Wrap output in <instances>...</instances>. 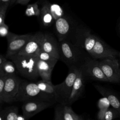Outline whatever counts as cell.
Masks as SVG:
<instances>
[{
	"label": "cell",
	"instance_id": "1",
	"mask_svg": "<svg viewBox=\"0 0 120 120\" xmlns=\"http://www.w3.org/2000/svg\"><path fill=\"white\" fill-rule=\"evenodd\" d=\"M59 60L68 67L79 69L90 56L87 52L74 44L64 39L59 43Z\"/></svg>",
	"mask_w": 120,
	"mask_h": 120
},
{
	"label": "cell",
	"instance_id": "2",
	"mask_svg": "<svg viewBox=\"0 0 120 120\" xmlns=\"http://www.w3.org/2000/svg\"><path fill=\"white\" fill-rule=\"evenodd\" d=\"M8 59L15 65L17 71L22 77L29 80H36L39 76L37 68L38 58L35 56L21 55L18 53L9 56Z\"/></svg>",
	"mask_w": 120,
	"mask_h": 120
},
{
	"label": "cell",
	"instance_id": "3",
	"mask_svg": "<svg viewBox=\"0 0 120 120\" xmlns=\"http://www.w3.org/2000/svg\"><path fill=\"white\" fill-rule=\"evenodd\" d=\"M30 101L56 102L54 97L42 91L36 83L22 81L20 85L16 101L26 102Z\"/></svg>",
	"mask_w": 120,
	"mask_h": 120
},
{
	"label": "cell",
	"instance_id": "4",
	"mask_svg": "<svg viewBox=\"0 0 120 120\" xmlns=\"http://www.w3.org/2000/svg\"><path fill=\"white\" fill-rule=\"evenodd\" d=\"M77 69L75 68H69L68 74L65 80L60 83L54 85L55 101L61 105L68 104Z\"/></svg>",
	"mask_w": 120,
	"mask_h": 120
},
{
	"label": "cell",
	"instance_id": "5",
	"mask_svg": "<svg viewBox=\"0 0 120 120\" xmlns=\"http://www.w3.org/2000/svg\"><path fill=\"white\" fill-rule=\"evenodd\" d=\"M84 78L100 82H108L100 65L99 60L90 57L79 68Z\"/></svg>",
	"mask_w": 120,
	"mask_h": 120
},
{
	"label": "cell",
	"instance_id": "6",
	"mask_svg": "<svg viewBox=\"0 0 120 120\" xmlns=\"http://www.w3.org/2000/svg\"><path fill=\"white\" fill-rule=\"evenodd\" d=\"M99 65L108 82L120 83V63L117 58L99 60Z\"/></svg>",
	"mask_w": 120,
	"mask_h": 120
},
{
	"label": "cell",
	"instance_id": "7",
	"mask_svg": "<svg viewBox=\"0 0 120 120\" xmlns=\"http://www.w3.org/2000/svg\"><path fill=\"white\" fill-rule=\"evenodd\" d=\"M33 35L30 34L17 35L9 32L6 37L8 47L6 57L8 58L10 56L18 53L33 37Z\"/></svg>",
	"mask_w": 120,
	"mask_h": 120
},
{
	"label": "cell",
	"instance_id": "8",
	"mask_svg": "<svg viewBox=\"0 0 120 120\" xmlns=\"http://www.w3.org/2000/svg\"><path fill=\"white\" fill-rule=\"evenodd\" d=\"M22 81L15 74L7 75L3 96V102L11 103L16 101L20 85Z\"/></svg>",
	"mask_w": 120,
	"mask_h": 120
},
{
	"label": "cell",
	"instance_id": "9",
	"mask_svg": "<svg viewBox=\"0 0 120 120\" xmlns=\"http://www.w3.org/2000/svg\"><path fill=\"white\" fill-rule=\"evenodd\" d=\"M119 52L113 49L99 37L90 53V56L95 60H102L106 59H114L118 57Z\"/></svg>",
	"mask_w": 120,
	"mask_h": 120
},
{
	"label": "cell",
	"instance_id": "10",
	"mask_svg": "<svg viewBox=\"0 0 120 120\" xmlns=\"http://www.w3.org/2000/svg\"><path fill=\"white\" fill-rule=\"evenodd\" d=\"M53 102L45 101H30L24 102L22 106V115L29 120L37 113L50 107Z\"/></svg>",
	"mask_w": 120,
	"mask_h": 120
},
{
	"label": "cell",
	"instance_id": "11",
	"mask_svg": "<svg viewBox=\"0 0 120 120\" xmlns=\"http://www.w3.org/2000/svg\"><path fill=\"white\" fill-rule=\"evenodd\" d=\"M39 43L41 50L50 53L59 60V44L52 36L48 34L40 33Z\"/></svg>",
	"mask_w": 120,
	"mask_h": 120
},
{
	"label": "cell",
	"instance_id": "12",
	"mask_svg": "<svg viewBox=\"0 0 120 120\" xmlns=\"http://www.w3.org/2000/svg\"><path fill=\"white\" fill-rule=\"evenodd\" d=\"M84 76L81 70L78 69L68 105L72 104L82 96L84 90Z\"/></svg>",
	"mask_w": 120,
	"mask_h": 120
},
{
	"label": "cell",
	"instance_id": "13",
	"mask_svg": "<svg viewBox=\"0 0 120 120\" xmlns=\"http://www.w3.org/2000/svg\"><path fill=\"white\" fill-rule=\"evenodd\" d=\"M40 37V33L34 34L33 37L27 42L18 53L21 55L37 56L40 50L39 43Z\"/></svg>",
	"mask_w": 120,
	"mask_h": 120
},
{
	"label": "cell",
	"instance_id": "14",
	"mask_svg": "<svg viewBox=\"0 0 120 120\" xmlns=\"http://www.w3.org/2000/svg\"><path fill=\"white\" fill-rule=\"evenodd\" d=\"M94 86L99 93L108 99L112 108L119 113L120 118V99L118 96L113 92L103 86L98 85H95Z\"/></svg>",
	"mask_w": 120,
	"mask_h": 120
},
{
	"label": "cell",
	"instance_id": "15",
	"mask_svg": "<svg viewBox=\"0 0 120 120\" xmlns=\"http://www.w3.org/2000/svg\"><path fill=\"white\" fill-rule=\"evenodd\" d=\"M97 38V36L89 32L81 37L75 45L82 48L90 54L96 43Z\"/></svg>",
	"mask_w": 120,
	"mask_h": 120
},
{
	"label": "cell",
	"instance_id": "16",
	"mask_svg": "<svg viewBox=\"0 0 120 120\" xmlns=\"http://www.w3.org/2000/svg\"><path fill=\"white\" fill-rule=\"evenodd\" d=\"M70 23L65 17L62 16L56 20L55 29L59 42L65 39L70 30Z\"/></svg>",
	"mask_w": 120,
	"mask_h": 120
},
{
	"label": "cell",
	"instance_id": "17",
	"mask_svg": "<svg viewBox=\"0 0 120 120\" xmlns=\"http://www.w3.org/2000/svg\"><path fill=\"white\" fill-rule=\"evenodd\" d=\"M54 67L49 63L40 60L37 63L38 71L39 77L42 80L51 81V75Z\"/></svg>",
	"mask_w": 120,
	"mask_h": 120
},
{
	"label": "cell",
	"instance_id": "18",
	"mask_svg": "<svg viewBox=\"0 0 120 120\" xmlns=\"http://www.w3.org/2000/svg\"><path fill=\"white\" fill-rule=\"evenodd\" d=\"M40 15L42 23L45 26H48L53 22L54 19L51 13L49 3H45L43 4L40 10Z\"/></svg>",
	"mask_w": 120,
	"mask_h": 120
},
{
	"label": "cell",
	"instance_id": "19",
	"mask_svg": "<svg viewBox=\"0 0 120 120\" xmlns=\"http://www.w3.org/2000/svg\"><path fill=\"white\" fill-rule=\"evenodd\" d=\"M97 117L98 120H113L120 118V115L114 109L109 108L105 110H99Z\"/></svg>",
	"mask_w": 120,
	"mask_h": 120
},
{
	"label": "cell",
	"instance_id": "20",
	"mask_svg": "<svg viewBox=\"0 0 120 120\" xmlns=\"http://www.w3.org/2000/svg\"><path fill=\"white\" fill-rule=\"evenodd\" d=\"M61 112L64 120H83L82 117L75 113L68 105H62Z\"/></svg>",
	"mask_w": 120,
	"mask_h": 120
},
{
	"label": "cell",
	"instance_id": "21",
	"mask_svg": "<svg viewBox=\"0 0 120 120\" xmlns=\"http://www.w3.org/2000/svg\"><path fill=\"white\" fill-rule=\"evenodd\" d=\"M40 90L43 92L54 97L55 89L51 81L41 80L36 82Z\"/></svg>",
	"mask_w": 120,
	"mask_h": 120
},
{
	"label": "cell",
	"instance_id": "22",
	"mask_svg": "<svg viewBox=\"0 0 120 120\" xmlns=\"http://www.w3.org/2000/svg\"><path fill=\"white\" fill-rule=\"evenodd\" d=\"M17 70L14 63L11 60H7L2 68L0 70V76L8 75L15 74Z\"/></svg>",
	"mask_w": 120,
	"mask_h": 120
},
{
	"label": "cell",
	"instance_id": "23",
	"mask_svg": "<svg viewBox=\"0 0 120 120\" xmlns=\"http://www.w3.org/2000/svg\"><path fill=\"white\" fill-rule=\"evenodd\" d=\"M37 57L39 60L44 61L53 67L55 66L57 61L59 60L50 53L42 51L41 49L37 55Z\"/></svg>",
	"mask_w": 120,
	"mask_h": 120
},
{
	"label": "cell",
	"instance_id": "24",
	"mask_svg": "<svg viewBox=\"0 0 120 120\" xmlns=\"http://www.w3.org/2000/svg\"><path fill=\"white\" fill-rule=\"evenodd\" d=\"M5 120H17L19 116L18 109L16 106H12L2 111Z\"/></svg>",
	"mask_w": 120,
	"mask_h": 120
},
{
	"label": "cell",
	"instance_id": "25",
	"mask_svg": "<svg viewBox=\"0 0 120 120\" xmlns=\"http://www.w3.org/2000/svg\"><path fill=\"white\" fill-rule=\"evenodd\" d=\"M25 14L28 16H39L40 15V10L38 8V3L28 5L25 10Z\"/></svg>",
	"mask_w": 120,
	"mask_h": 120
},
{
	"label": "cell",
	"instance_id": "26",
	"mask_svg": "<svg viewBox=\"0 0 120 120\" xmlns=\"http://www.w3.org/2000/svg\"><path fill=\"white\" fill-rule=\"evenodd\" d=\"M50 8L51 13L54 20L63 16V11L60 6L57 4H50Z\"/></svg>",
	"mask_w": 120,
	"mask_h": 120
},
{
	"label": "cell",
	"instance_id": "27",
	"mask_svg": "<svg viewBox=\"0 0 120 120\" xmlns=\"http://www.w3.org/2000/svg\"><path fill=\"white\" fill-rule=\"evenodd\" d=\"M110 104L108 99L105 97L100 98L98 102V107L99 110H105L108 109Z\"/></svg>",
	"mask_w": 120,
	"mask_h": 120
},
{
	"label": "cell",
	"instance_id": "28",
	"mask_svg": "<svg viewBox=\"0 0 120 120\" xmlns=\"http://www.w3.org/2000/svg\"><path fill=\"white\" fill-rule=\"evenodd\" d=\"M9 3L1 4L0 7V24L5 23L6 13Z\"/></svg>",
	"mask_w": 120,
	"mask_h": 120
},
{
	"label": "cell",
	"instance_id": "29",
	"mask_svg": "<svg viewBox=\"0 0 120 120\" xmlns=\"http://www.w3.org/2000/svg\"><path fill=\"white\" fill-rule=\"evenodd\" d=\"M7 75L0 76V103H3V96Z\"/></svg>",
	"mask_w": 120,
	"mask_h": 120
},
{
	"label": "cell",
	"instance_id": "30",
	"mask_svg": "<svg viewBox=\"0 0 120 120\" xmlns=\"http://www.w3.org/2000/svg\"><path fill=\"white\" fill-rule=\"evenodd\" d=\"M8 26L5 23L0 24V35L2 37H7L9 33Z\"/></svg>",
	"mask_w": 120,
	"mask_h": 120
},
{
	"label": "cell",
	"instance_id": "31",
	"mask_svg": "<svg viewBox=\"0 0 120 120\" xmlns=\"http://www.w3.org/2000/svg\"><path fill=\"white\" fill-rule=\"evenodd\" d=\"M54 120H64L62 115L61 106H57L56 107L55 110Z\"/></svg>",
	"mask_w": 120,
	"mask_h": 120
},
{
	"label": "cell",
	"instance_id": "32",
	"mask_svg": "<svg viewBox=\"0 0 120 120\" xmlns=\"http://www.w3.org/2000/svg\"><path fill=\"white\" fill-rule=\"evenodd\" d=\"M8 58L3 54L0 55V70L2 69L4 64L8 60Z\"/></svg>",
	"mask_w": 120,
	"mask_h": 120
},
{
	"label": "cell",
	"instance_id": "33",
	"mask_svg": "<svg viewBox=\"0 0 120 120\" xmlns=\"http://www.w3.org/2000/svg\"><path fill=\"white\" fill-rule=\"evenodd\" d=\"M30 0H17L15 3L22 5H26Z\"/></svg>",
	"mask_w": 120,
	"mask_h": 120
},
{
	"label": "cell",
	"instance_id": "34",
	"mask_svg": "<svg viewBox=\"0 0 120 120\" xmlns=\"http://www.w3.org/2000/svg\"><path fill=\"white\" fill-rule=\"evenodd\" d=\"M17 120H28L23 115L18 116Z\"/></svg>",
	"mask_w": 120,
	"mask_h": 120
},
{
	"label": "cell",
	"instance_id": "35",
	"mask_svg": "<svg viewBox=\"0 0 120 120\" xmlns=\"http://www.w3.org/2000/svg\"><path fill=\"white\" fill-rule=\"evenodd\" d=\"M0 120H5V117H4V115L2 111H1V112L0 113Z\"/></svg>",
	"mask_w": 120,
	"mask_h": 120
},
{
	"label": "cell",
	"instance_id": "36",
	"mask_svg": "<svg viewBox=\"0 0 120 120\" xmlns=\"http://www.w3.org/2000/svg\"><path fill=\"white\" fill-rule=\"evenodd\" d=\"M11 0H0L1 4H5L6 3H9L10 1H11Z\"/></svg>",
	"mask_w": 120,
	"mask_h": 120
},
{
	"label": "cell",
	"instance_id": "37",
	"mask_svg": "<svg viewBox=\"0 0 120 120\" xmlns=\"http://www.w3.org/2000/svg\"><path fill=\"white\" fill-rule=\"evenodd\" d=\"M16 0H11V1H10V3H11V4H14L15 2L16 1Z\"/></svg>",
	"mask_w": 120,
	"mask_h": 120
},
{
	"label": "cell",
	"instance_id": "38",
	"mask_svg": "<svg viewBox=\"0 0 120 120\" xmlns=\"http://www.w3.org/2000/svg\"><path fill=\"white\" fill-rule=\"evenodd\" d=\"M118 58H119V62L120 63V52H119V55H118Z\"/></svg>",
	"mask_w": 120,
	"mask_h": 120
},
{
	"label": "cell",
	"instance_id": "39",
	"mask_svg": "<svg viewBox=\"0 0 120 120\" xmlns=\"http://www.w3.org/2000/svg\"></svg>",
	"mask_w": 120,
	"mask_h": 120
}]
</instances>
